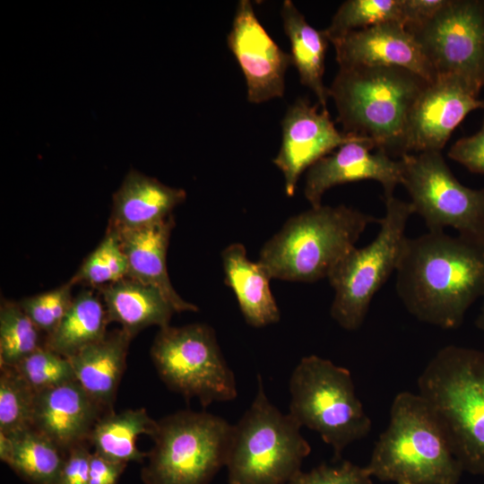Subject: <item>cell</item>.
Masks as SVG:
<instances>
[{
    "label": "cell",
    "mask_w": 484,
    "mask_h": 484,
    "mask_svg": "<svg viewBox=\"0 0 484 484\" xmlns=\"http://www.w3.org/2000/svg\"><path fill=\"white\" fill-rule=\"evenodd\" d=\"M365 467L373 478L396 484H458L464 472L431 406L408 391L393 398L388 426Z\"/></svg>",
    "instance_id": "cell-2"
},
{
    "label": "cell",
    "mask_w": 484,
    "mask_h": 484,
    "mask_svg": "<svg viewBox=\"0 0 484 484\" xmlns=\"http://www.w3.org/2000/svg\"><path fill=\"white\" fill-rule=\"evenodd\" d=\"M73 286L69 281L52 290L24 298L18 303L34 324L48 335L59 324L73 301Z\"/></svg>",
    "instance_id": "cell-33"
},
{
    "label": "cell",
    "mask_w": 484,
    "mask_h": 484,
    "mask_svg": "<svg viewBox=\"0 0 484 484\" xmlns=\"http://www.w3.org/2000/svg\"><path fill=\"white\" fill-rule=\"evenodd\" d=\"M108 323L120 324L133 338L142 330L169 325L174 307L155 287L125 277L98 289Z\"/></svg>",
    "instance_id": "cell-23"
},
{
    "label": "cell",
    "mask_w": 484,
    "mask_h": 484,
    "mask_svg": "<svg viewBox=\"0 0 484 484\" xmlns=\"http://www.w3.org/2000/svg\"><path fill=\"white\" fill-rule=\"evenodd\" d=\"M186 198L184 189L131 169L113 194L108 228L119 231L154 224L171 216Z\"/></svg>",
    "instance_id": "cell-20"
},
{
    "label": "cell",
    "mask_w": 484,
    "mask_h": 484,
    "mask_svg": "<svg viewBox=\"0 0 484 484\" xmlns=\"http://www.w3.org/2000/svg\"><path fill=\"white\" fill-rule=\"evenodd\" d=\"M290 412L301 427L331 445L333 462L350 444L366 437L372 421L355 392L349 369L316 355L303 357L290 379Z\"/></svg>",
    "instance_id": "cell-7"
},
{
    "label": "cell",
    "mask_w": 484,
    "mask_h": 484,
    "mask_svg": "<svg viewBox=\"0 0 484 484\" xmlns=\"http://www.w3.org/2000/svg\"><path fill=\"white\" fill-rule=\"evenodd\" d=\"M283 29L291 48L292 65L300 82L316 96L318 104L326 108L329 88L324 84V58L330 42L324 30L312 27L293 2L285 0L281 7Z\"/></svg>",
    "instance_id": "cell-24"
},
{
    "label": "cell",
    "mask_w": 484,
    "mask_h": 484,
    "mask_svg": "<svg viewBox=\"0 0 484 484\" xmlns=\"http://www.w3.org/2000/svg\"><path fill=\"white\" fill-rule=\"evenodd\" d=\"M227 42L245 76L249 102L259 104L283 96L291 56L270 37L250 1L238 2Z\"/></svg>",
    "instance_id": "cell-15"
},
{
    "label": "cell",
    "mask_w": 484,
    "mask_h": 484,
    "mask_svg": "<svg viewBox=\"0 0 484 484\" xmlns=\"http://www.w3.org/2000/svg\"><path fill=\"white\" fill-rule=\"evenodd\" d=\"M384 199L385 213L378 220L376 238L363 247H353L327 276L334 291L330 315L347 331L361 327L375 295L396 272L406 226L414 214L410 202L394 195Z\"/></svg>",
    "instance_id": "cell-9"
},
{
    "label": "cell",
    "mask_w": 484,
    "mask_h": 484,
    "mask_svg": "<svg viewBox=\"0 0 484 484\" xmlns=\"http://www.w3.org/2000/svg\"><path fill=\"white\" fill-rule=\"evenodd\" d=\"M401 484H405V483H401Z\"/></svg>",
    "instance_id": "cell-40"
},
{
    "label": "cell",
    "mask_w": 484,
    "mask_h": 484,
    "mask_svg": "<svg viewBox=\"0 0 484 484\" xmlns=\"http://www.w3.org/2000/svg\"><path fill=\"white\" fill-rule=\"evenodd\" d=\"M65 454L33 428L0 434V459L29 484H56Z\"/></svg>",
    "instance_id": "cell-25"
},
{
    "label": "cell",
    "mask_w": 484,
    "mask_h": 484,
    "mask_svg": "<svg viewBox=\"0 0 484 484\" xmlns=\"http://www.w3.org/2000/svg\"><path fill=\"white\" fill-rule=\"evenodd\" d=\"M447 0H402L403 24L406 28L419 26L431 20Z\"/></svg>",
    "instance_id": "cell-37"
},
{
    "label": "cell",
    "mask_w": 484,
    "mask_h": 484,
    "mask_svg": "<svg viewBox=\"0 0 484 484\" xmlns=\"http://www.w3.org/2000/svg\"><path fill=\"white\" fill-rule=\"evenodd\" d=\"M374 222L378 219L344 204L311 207L290 218L263 246L258 263L272 279L317 281Z\"/></svg>",
    "instance_id": "cell-5"
},
{
    "label": "cell",
    "mask_w": 484,
    "mask_h": 484,
    "mask_svg": "<svg viewBox=\"0 0 484 484\" xmlns=\"http://www.w3.org/2000/svg\"><path fill=\"white\" fill-rule=\"evenodd\" d=\"M436 77L458 76L484 87V0H447L424 24L408 27Z\"/></svg>",
    "instance_id": "cell-12"
},
{
    "label": "cell",
    "mask_w": 484,
    "mask_h": 484,
    "mask_svg": "<svg viewBox=\"0 0 484 484\" xmlns=\"http://www.w3.org/2000/svg\"><path fill=\"white\" fill-rule=\"evenodd\" d=\"M480 91L454 75L428 83L407 118L402 156L442 151L454 129L473 110L484 109Z\"/></svg>",
    "instance_id": "cell-13"
},
{
    "label": "cell",
    "mask_w": 484,
    "mask_h": 484,
    "mask_svg": "<svg viewBox=\"0 0 484 484\" xmlns=\"http://www.w3.org/2000/svg\"><path fill=\"white\" fill-rule=\"evenodd\" d=\"M475 323H476L477 327L484 332V297H483V302H482L480 313L476 318Z\"/></svg>",
    "instance_id": "cell-39"
},
{
    "label": "cell",
    "mask_w": 484,
    "mask_h": 484,
    "mask_svg": "<svg viewBox=\"0 0 484 484\" xmlns=\"http://www.w3.org/2000/svg\"><path fill=\"white\" fill-rule=\"evenodd\" d=\"M153 420L144 408L128 409L116 413L114 411L102 415L95 424L90 436V445L99 454L120 462H143L147 453L136 446L140 435L150 436L155 431Z\"/></svg>",
    "instance_id": "cell-27"
},
{
    "label": "cell",
    "mask_w": 484,
    "mask_h": 484,
    "mask_svg": "<svg viewBox=\"0 0 484 484\" xmlns=\"http://www.w3.org/2000/svg\"><path fill=\"white\" fill-rule=\"evenodd\" d=\"M151 357L169 390L186 400L197 398L204 408L215 402L232 401L238 395L234 373L208 324L160 328Z\"/></svg>",
    "instance_id": "cell-10"
},
{
    "label": "cell",
    "mask_w": 484,
    "mask_h": 484,
    "mask_svg": "<svg viewBox=\"0 0 484 484\" xmlns=\"http://www.w3.org/2000/svg\"><path fill=\"white\" fill-rule=\"evenodd\" d=\"M108 320L103 301L92 290L81 291L56 328L44 341L48 349L70 358L107 334Z\"/></svg>",
    "instance_id": "cell-26"
},
{
    "label": "cell",
    "mask_w": 484,
    "mask_h": 484,
    "mask_svg": "<svg viewBox=\"0 0 484 484\" xmlns=\"http://www.w3.org/2000/svg\"><path fill=\"white\" fill-rule=\"evenodd\" d=\"M429 83L396 66L340 67L329 95L345 134L367 138L390 157L402 156L407 118Z\"/></svg>",
    "instance_id": "cell-3"
},
{
    "label": "cell",
    "mask_w": 484,
    "mask_h": 484,
    "mask_svg": "<svg viewBox=\"0 0 484 484\" xmlns=\"http://www.w3.org/2000/svg\"><path fill=\"white\" fill-rule=\"evenodd\" d=\"M36 395L15 367L0 366V434L32 428Z\"/></svg>",
    "instance_id": "cell-30"
},
{
    "label": "cell",
    "mask_w": 484,
    "mask_h": 484,
    "mask_svg": "<svg viewBox=\"0 0 484 484\" xmlns=\"http://www.w3.org/2000/svg\"><path fill=\"white\" fill-rule=\"evenodd\" d=\"M447 156L469 171L484 175V118L480 129L457 140L448 150Z\"/></svg>",
    "instance_id": "cell-35"
},
{
    "label": "cell",
    "mask_w": 484,
    "mask_h": 484,
    "mask_svg": "<svg viewBox=\"0 0 484 484\" xmlns=\"http://www.w3.org/2000/svg\"><path fill=\"white\" fill-rule=\"evenodd\" d=\"M90 444L72 448L65 454L56 484H89Z\"/></svg>",
    "instance_id": "cell-36"
},
{
    "label": "cell",
    "mask_w": 484,
    "mask_h": 484,
    "mask_svg": "<svg viewBox=\"0 0 484 484\" xmlns=\"http://www.w3.org/2000/svg\"><path fill=\"white\" fill-rule=\"evenodd\" d=\"M132 340L125 331L117 329L68 358L75 380L107 412L113 411Z\"/></svg>",
    "instance_id": "cell-21"
},
{
    "label": "cell",
    "mask_w": 484,
    "mask_h": 484,
    "mask_svg": "<svg viewBox=\"0 0 484 484\" xmlns=\"http://www.w3.org/2000/svg\"><path fill=\"white\" fill-rule=\"evenodd\" d=\"M319 107L307 98H298L281 121V145L272 161L283 175L285 193L290 197L294 195L301 174L321 158L345 143L370 141L340 132L328 110Z\"/></svg>",
    "instance_id": "cell-14"
},
{
    "label": "cell",
    "mask_w": 484,
    "mask_h": 484,
    "mask_svg": "<svg viewBox=\"0 0 484 484\" xmlns=\"http://www.w3.org/2000/svg\"><path fill=\"white\" fill-rule=\"evenodd\" d=\"M128 276V263L118 236L108 229L99 246L85 258L70 281L99 289Z\"/></svg>",
    "instance_id": "cell-31"
},
{
    "label": "cell",
    "mask_w": 484,
    "mask_h": 484,
    "mask_svg": "<svg viewBox=\"0 0 484 484\" xmlns=\"http://www.w3.org/2000/svg\"><path fill=\"white\" fill-rule=\"evenodd\" d=\"M463 471L484 477V351L446 345L417 381Z\"/></svg>",
    "instance_id": "cell-4"
},
{
    "label": "cell",
    "mask_w": 484,
    "mask_h": 484,
    "mask_svg": "<svg viewBox=\"0 0 484 484\" xmlns=\"http://www.w3.org/2000/svg\"><path fill=\"white\" fill-rule=\"evenodd\" d=\"M402 185L414 213L428 231L451 228L459 235L484 241V188L463 186L453 174L441 151L402 156Z\"/></svg>",
    "instance_id": "cell-11"
},
{
    "label": "cell",
    "mask_w": 484,
    "mask_h": 484,
    "mask_svg": "<svg viewBox=\"0 0 484 484\" xmlns=\"http://www.w3.org/2000/svg\"><path fill=\"white\" fill-rule=\"evenodd\" d=\"M127 463L110 460L99 453L91 452L89 484H117Z\"/></svg>",
    "instance_id": "cell-38"
},
{
    "label": "cell",
    "mask_w": 484,
    "mask_h": 484,
    "mask_svg": "<svg viewBox=\"0 0 484 484\" xmlns=\"http://www.w3.org/2000/svg\"><path fill=\"white\" fill-rule=\"evenodd\" d=\"M233 425L206 412L179 411L157 420L141 470L143 484H210L226 465Z\"/></svg>",
    "instance_id": "cell-8"
},
{
    "label": "cell",
    "mask_w": 484,
    "mask_h": 484,
    "mask_svg": "<svg viewBox=\"0 0 484 484\" xmlns=\"http://www.w3.org/2000/svg\"><path fill=\"white\" fill-rule=\"evenodd\" d=\"M402 159L393 160L370 141H354L340 146L307 169L304 195L311 207H317L330 188L369 179L381 184L386 198L402 185Z\"/></svg>",
    "instance_id": "cell-16"
},
{
    "label": "cell",
    "mask_w": 484,
    "mask_h": 484,
    "mask_svg": "<svg viewBox=\"0 0 484 484\" xmlns=\"http://www.w3.org/2000/svg\"><path fill=\"white\" fill-rule=\"evenodd\" d=\"M224 281L234 292L246 322L253 327L278 323L281 312L270 288L271 277L258 263L246 256L241 243L221 252Z\"/></svg>",
    "instance_id": "cell-22"
},
{
    "label": "cell",
    "mask_w": 484,
    "mask_h": 484,
    "mask_svg": "<svg viewBox=\"0 0 484 484\" xmlns=\"http://www.w3.org/2000/svg\"><path fill=\"white\" fill-rule=\"evenodd\" d=\"M395 272L396 293L412 316L458 328L484 297V241L445 231L407 237Z\"/></svg>",
    "instance_id": "cell-1"
},
{
    "label": "cell",
    "mask_w": 484,
    "mask_h": 484,
    "mask_svg": "<svg viewBox=\"0 0 484 484\" xmlns=\"http://www.w3.org/2000/svg\"><path fill=\"white\" fill-rule=\"evenodd\" d=\"M340 67L396 66L428 82L436 72L414 36L401 22H388L355 30L331 42Z\"/></svg>",
    "instance_id": "cell-17"
},
{
    "label": "cell",
    "mask_w": 484,
    "mask_h": 484,
    "mask_svg": "<svg viewBox=\"0 0 484 484\" xmlns=\"http://www.w3.org/2000/svg\"><path fill=\"white\" fill-rule=\"evenodd\" d=\"M256 395L233 430L226 462L229 484H287L311 447L302 428L267 398L257 376Z\"/></svg>",
    "instance_id": "cell-6"
},
{
    "label": "cell",
    "mask_w": 484,
    "mask_h": 484,
    "mask_svg": "<svg viewBox=\"0 0 484 484\" xmlns=\"http://www.w3.org/2000/svg\"><path fill=\"white\" fill-rule=\"evenodd\" d=\"M402 5V0H347L340 5L324 31L332 42L350 32L383 22L403 24Z\"/></svg>",
    "instance_id": "cell-29"
},
{
    "label": "cell",
    "mask_w": 484,
    "mask_h": 484,
    "mask_svg": "<svg viewBox=\"0 0 484 484\" xmlns=\"http://www.w3.org/2000/svg\"><path fill=\"white\" fill-rule=\"evenodd\" d=\"M174 227L175 220L171 215L149 226L115 231L127 259V277L157 288L177 313L196 312L198 307L178 295L168 273L166 256Z\"/></svg>",
    "instance_id": "cell-19"
},
{
    "label": "cell",
    "mask_w": 484,
    "mask_h": 484,
    "mask_svg": "<svg viewBox=\"0 0 484 484\" xmlns=\"http://www.w3.org/2000/svg\"><path fill=\"white\" fill-rule=\"evenodd\" d=\"M105 413L74 380L37 393L32 428L66 454L75 446L90 444L92 429Z\"/></svg>",
    "instance_id": "cell-18"
},
{
    "label": "cell",
    "mask_w": 484,
    "mask_h": 484,
    "mask_svg": "<svg viewBox=\"0 0 484 484\" xmlns=\"http://www.w3.org/2000/svg\"><path fill=\"white\" fill-rule=\"evenodd\" d=\"M13 367L36 393L75 380L69 359L45 346L30 354Z\"/></svg>",
    "instance_id": "cell-32"
},
{
    "label": "cell",
    "mask_w": 484,
    "mask_h": 484,
    "mask_svg": "<svg viewBox=\"0 0 484 484\" xmlns=\"http://www.w3.org/2000/svg\"><path fill=\"white\" fill-rule=\"evenodd\" d=\"M41 331L18 302L2 299L0 307V366L15 367L44 346Z\"/></svg>",
    "instance_id": "cell-28"
},
{
    "label": "cell",
    "mask_w": 484,
    "mask_h": 484,
    "mask_svg": "<svg viewBox=\"0 0 484 484\" xmlns=\"http://www.w3.org/2000/svg\"><path fill=\"white\" fill-rule=\"evenodd\" d=\"M365 466L349 461L338 465L322 463L308 471L298 472L287 484H374Z\"/></svg>",
    "instance_id": "cell-34"
}]
</instances>
